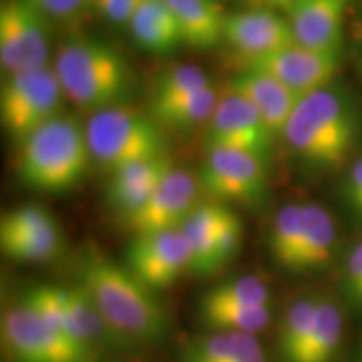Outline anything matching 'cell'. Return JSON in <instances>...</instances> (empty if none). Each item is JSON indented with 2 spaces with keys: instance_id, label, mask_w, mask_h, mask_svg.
I'll return each instance as SVG.
<instances>
[{
  "instance_id": "7a4b0ae2",
  "label": "cell",
  "mask_w": 362,
  "mask_h": 362,
  "mask_svg": "<svg viewBox=\"0 0 362 362\" xmlns=\"http://www.w3.org/2000/svg\"><path fill=\"white\" fill-rule=\"evenodd\" d=\"M282 136L307 165L336 170L346 163L356 143L354 112L336 90H315L300 98Z\"/></svg>"
},
{
  "instance_id": "9c48e42d",
  "label": "cell",
  "mask_w": 362,
  "mask_h": 362,
  "mask_svg": "<svg viewBox=\"0 0 362 362\" xmlns=\"http://www.w3.org/2000/svg\"><path fill=\"white\" fill-rule=\"evenodd\" d=\"M198 181L218 200L252 205L264 200L267 193L265 161L240 149L210 148Z\"/></svg>"
},
{
  "instance_id": "52a82bcc",
  "label": "cell",
  "mask_w": 362,
  "mask_h": 362,
  "mask_svg": "<svg viewBox=\"0 0 362 362\" xmlns=\"http://www.w3.org/2000/svg\"><path fill=\"white\" fill-rule=\"evenodd\" d=\"M0 334L17 362H96V356L67 341L22 302L4 310Z\"/></svg>"
},
{
  "instance_id": "6da1fadb",
  "label": "cell",
  "mask_w": 362,
  "mask_h": 362,
  "mask_svg": "<svg viewBox=\"0 0 362 362\" xmlns=\"http://www.w3.org/2000/svg\"><path fill=\"white\" fill-rule=\"evenodd\" d=\"M78 280L115 334L143 342L165 336L168 329L165 309L151 288L126 267L99 253H86L78 265Z\"/></svg>"
},
{
  "instance_id": "836d02e7",
  "label": "cell",
  "mask_w": 362,
  "mask_h": 362,
  "mask_svg": "<svg viewBox=\"0 0 362 362\" xmlns=\"http://www.w3.org/2000/svg\"><path fill=\"white\" fill-rule=\"evenodd\" d=\"M45 19L67 22L78 17L93 7V0H29Z\"/></svg>"
},
{
  "instance_id": "4fadbf2b",
  "label": "cell",
  "mask_w": 362,
  "mask_h": 362,
  "mask_svg": "<svg viewBox=\"0 0 362 362\" xmlns=\"http://www.w3.org/2000/svg\"><path fill=\"white\" fill-rule=\"evenodd\" d=\"M223 42H226L245 66L296 42L288 19L274 11L245 8L226 16Z\"/></svg>"
},
{
  "instance_id": "e0dca14e",
  "label": "cell",
  "mask_w": 362,
  "mask_h": 362,
  "mask_svg": "<svg viewBox=\"0 0 362 362\" xmlns=\"http://www.w3.org/2000/svg\"><path fill=\"white\" fill-rule=\"evenodd\" d=\"M173 163L166 155L131 163L111 173L107 197L124 216L141 208L163 178L173 170Z\"/></svg>"
},
{
  "instance_id": "cb8c5ba5",
  "label": "cell",
  "mask_w": 362,
  "mask_h": 362,
  "mask_svg": "<svg viewBox=\"0 0 362 362\" xmlns=\"http://www.w3.org/2000/svg\"><path fill=\"white\" fill-rule=\"evenodd\" d=\"M305 205H285L275 215L269 233L270 255L285 270L296 272L298 252L304 237Z\"/></svg>"
},
{
  "instance_id": "7c38bea8",
  "label": "cell",
  "mask_w": 362,
  "mask_h": 362,
  "mask_svg": "<svg viewBox=\"0 0 362 362\" xmlns=\"http://www.w3.org/2000/svg\"><path fill=\"white\" fill-rule=\"evenodd\" d=\"M126 269L151 291L175 284L189 270V248L181 228L136 235L126 250Z\"/></svg>"
},
{
  "instance_id": "9a60e30c",
  "label": "cell",
  "mask_w": 362,
  "mask_h": 362,
  "mask_svg": "<svg viewBox=\"0 0 362 362\" xmlns=\"http://www.w3.org/2000/svg\"><path fill=\"white\" fill-rule=\"evenodd\" d=\"M349 0H296L288 24L296 42L314 51L339 54Z\"/></svg>"
},
{
  "instance_id": "ac0fdd59",
  "label": "cell",
  "mask_w": 362,
  "mask_h": 362,
  "mask_svg": "<svg viewBox=\"0 0 362 362\" xmlns=\"http://www.w3.org/2000/svg\"><path fill=\"white\" fill-rule=\"evenodd\" d=\"M176 22L183 42L198 49L215 47L223 40L228 13L216 0H165Z\"/></svg>"
},
{
  "instance_id": "4dcf8cb0",
  "label": "cell",
  "mask_w": 362,
  "mask_h": 362,
  "mask_svg": "<svg viewBox=\"0 0 362 362\" xmlns=\"http://www.w3.org/2000/svg\"><path fill=\"white\" fill-rule=\"evenodd\" d=\"M200 302L235 305H270V292L265 282L253 275L230 279L205 292Z\"/></svg>"
},
{
  "instance_id": "8d00e7d4",
  "label": "cell",
  "mask_w": 362,
  "mask_h": 362,
  "mask_svg": "<svg viewBox=\"0 0 362 362\" xmlns=\"http://www.w3.org/2000/svg\"><path fill=\"white\" fill-rule=\"evenodd\" d=\"M347 205L362 220V156L351 166L344 185Z\"/></svg>"
},
{
  "instance_id": "4316f807",
  "label": "cell",
  "mask_w": 362,
  "mask_h": 362,
  "mask_svg": "<svg viewBox=\"0 0 362 362\" xmlns=\"http://www.w3.org/2000/svg\"><path fill=\"white\" fill-rule=\"evenodd\" d=\"M270 305H235L200 302L202 322L210 330L255 334L270 324Z\"/></svg>"
},
{
  "instance_id": "d6986e66",
  "label": "cell",
  "mask_w": 362,
  "mask_h": 362,
  "mask_svg": "<svg viewBox=\"0 0 362 362\" xmlns=\"http://www.w3.org/2000/svg\"><path fill=\"white\" fill-rule=\"evenodd\" d=\"M128 27L134 42L151 54L171 52L183 42L178 22L165 0H143Z\"/></svg>"
},
{
  "instance_id": "f546056e",
  "label": "cell",
  "mask_w": 362,
  "mask_h": 362,
  "mask_svg": "<svg viewBox=\"0 0 362 362\" xmlns=\"http://www.w3.org/2000/svg\"><path fill=\"white\" fill-rule=\"evenodd\" d=\"M0 248L7 259L16 262H47L59 255L62 238L59 226L45 232L0 238Z\"/></svg>"
},
{
  "instance_id": "83f0119b",
  "label": "cell",
  "mask_w": 362,
  "mask_h": 362,
  "mask_svg": "<svg viewBox=\"0 0 362 362\" xmlns=\"http://www.w3.org/2000/svg\"><path fill=\"white\" fill-rule=\"evenodd\" d=\"M211 84L214 83H211L210 76L193 64L178 66L175 69L163 72L156 81L155 90H153L151 111H158L161 107L183 101Z\"/></svg>"
},
{
  "instance_id": "277c9868",
  "label": "cell",
  "mask_w": 362,
  "mask_h": 362,
  "mask_svg": "<svg viewBox=\"0 0 362 362\" xmlns=\"http://www.w3.org/2000/svg\"><path fill=\"white\" fill-rule=\"evenodd\" d=\"M52 67L66 96L93 112L117 106L133 79L121 52L96 37L66 40L59 47Z\"/></svg>"
},
{
  "instance_id": "2e32d148",
  "label": "cell",
  "mask_w": 362,
  "mask_h": 362,
  "mask_svg": "<svg viewBox=\"0 0 362 362\" xmlns=\"http://www.w3.org/2000/svg\"><path fill=\"white\" fill-rule=\"evenodd\" d=\"M228 90L240 94L260 112L267 126L275 136L282 134L300 96L288 89L269 72L247 67L235 74L228 83Z\"/></svg>"
},
{
  "instance_id": "5bb4252c",
  "label": "cell",
  "mask_w": 362,
  "mask_h": 362,
  "mask_svg": "<svg viewBox=\"0 0 362 362\" xmlns=\"http://www.w3.org/2000/svg\"><path fill=\"white\" fill-rule=\"evenodd\" d=\"M247 67L269 72L304 98L315 90L329 88L330 81L336 78L339 71V54L314 51L293 42Z\"/></svg>"
},
{
  "instance_id": "8fae6325",
  "label": "cell",
  "mask_w": 362,
  "mask_h": 362,
  "mask_svg": "<svg viewBox=\"0 0 362 362\" xmlns=\"http://www.w3.org/2000/svg\"><path fill=\"white\" fill-rule=\"evenodd\" d=\"M200 181L187 170L173 168L141 208L126 215L134 235L180 230L197 206Z\"/></svg>"
},
{
  "instance_id": "d6a6232c",
  "label": "cell",
  "mask_w": 362,
  "mask_h": 362,
  "mask_svg": "<svg viewBox=\"0 0 362 362\" xmlns=\"http://www.w3.org/2000/svg\"><path fill=\"white\" fill-rule=\"evenodd\" d=\"M242 233L243 225L238 215H235L230 208L221 206L215 225L216 257H218L220 269L237 257L240 245H242Z\"/></svg>"
},
{
  "instance_id": "7402d4cb",
  "label": "cell",
  "mask_w": 362,
  "mask_h": 362,
  "mask_svg": "<svg viewBox=\"0 0 362 362\" xmlns=\"http://www.w3.org/2000/svg\"><path fill=\"white\" fill-rule=\"evenodd\" d=\"M62 297H64L67 324L72 339L86 351L96 354L98 344L107 341L110 339L107 334H115V330L107 325L101 312L94 305L93 298L79 284L62 287Z\"/></svg>"
},
{
  "instance_id": "e575fe53",
  "label": "cell",
  "mask_w": 362,
  "mask_h": 362,
  "mask_svg": "<svg viewBox=\"0 0 362 362\" xmlns=\"http://www.w3.org/2000/svg\"><path fill=\"white\" fill-rule=\"evenodd\" d=\"M344 293L354 307L362 309V240L352 247L344 269Z\"/></svg>"
},
{
  "instance_id": "1f68e13d",
  "label": "cell",
  "mask_w": 362,
  "mask_h": 362,
  "mask_svg": "<svg viewBox=\"0 0 362 362\" xmlns=\"http://www.w3.org/2000/svg\"><path fill=\"white\" fill-rule=\"evenodd\" d=\"M56 226V220L45 208L39 205L17 206L6 211L0 218V238L33 235Z\"/></svg>"
},
{
  "instance_id": "30bf717a",
  "label": "cell",
  "mask_w": 362,
  "mask_h": 362,
  "mask_svg": "<svg viewBox=\"0 0 362 362\" xmlns=\"http://www.w3.org/2000/svg\"><path fill=\"white\" fill-rule=\"evenodd\" d=\"M206 148H232L252 153L262 161L269 156L275 134L260 112L233 90L220 98L206 123Z\"/></svg>"
},
{
  "instance_id": "d4e9b609",
  "label": "cell",
  "mask_w": 362,
  "mask_h": 362,
  "mask_svg": "<svg viewBox=\"0 0 362 362\" xmlns=\"http://www.w3.org/2000/svg\"><path fill=\"white\" fill-rule=\"evenodd\" d=\"M259 347L253 334L216 330L214 336L194 341L187 349L185 362H240Z\"/></svg>"
},
{
  "instance_id": "f35d334b",
  "label": "cell",
  "mask_w": 362,
  "mask_h": 362,
  "mask_svg": "<svg viewBox=\"0 0 362 362\" xmlns=\"http://www.w3.org/2000/svg\"><path fill=\"white\" fill-rule=\"evenodd\" d=\"M361 362H362V356H361Z\"/></svg>"
},
{
  "instance_id": "3957f363",
  "label": "cell",
  "mask_w": 362,
  "mask_h": 362,
  "mask_svg": "<svg viewBox=\"0 0 362 362\" xmlns=\"http://www.w3.org/2000/svg\"><path fill=\"white\" fill-rule=\"evenodd\" d=\"M17 175L35 192L61 193L79 183L90 155L86 131L59 115L19 143Z\"/></svg>"
},
{
  "instance_id": "d590c367",
  "label": "cell",
  "mask_w": 362,
  "mask_h": 362,
  "mask_svg": "<svg viewBox=\"0 0 362 362\" xmlns=\"http://www.w3.org/2000/svg\"><path fill=\"white\" fill-rule=\"evenodd\" d=\"M143 0H93V8L112 24H128Z\"/></svg>"
},
{
  "instance_id": "8992f818",
  "label": "cell",
  "mask_w": 362,
  "mask_h": 362,
  "mask_svg": "<svg viewBox=\"0 0 362 362\" xmlns=\"http://www.w3.org/2000/svg\"><path fill=\"white\" fill-rule=\"evenodd\" d=\"M64 96L54 67L7 72L0 89V119L11 138L21 143L59 116Z\"/></svg>"
},
{
  "instance_id": "484cf974",
  "label": "cell",
  "mask_w": 362,
  "mask_h": 362,
  "mask_svg": "<svg viewBox=\"0 0 362 362\" xmlns=\"http://www.w3.org/2000/svg\"><path fill=\"white\" fill-rule=\"evenodd\" d=\"M319 297H307L285 310L279 330V351L284 362H298L314 329Z\"/></svg>"
},
{
  "instance_id": "603a6c76",
  "label": "cell",
  "mask_w": 362,
  "mask_h": 362,
  "mask_svg": "<svg viewBox=\"0 0 362 362\" xmlns=\"http://www.w3.org/2000/svg\"><path fill=\"white\" fill-rule=\"evenodd\" d=\"M344 334V320L336 302L319 298L314 329L298 362H334Z\"/></svg>"
},
{
  "instance_id": "ba28073f",
  "label": "cell",
  "mask_w": 362,
  "mask_h": 362,
  "mask_svg": "<svg viewBox=\"0 0 362 362\" xmlns=\"http://www.w3.org/2000/svg\"><path fill=\"white\" fill-rule=\"evenodd\" d=\"M47 19L29 0H4L0 7V64L7 72L47 67Z\"/></svg>"
},
{
  "instance_id": "74e56055",
  "label": "cell",
  "mask_w": 362,
  "mask_h": 362,
  "mask_svg": "<svg viewBox=\"0 0 362 362\" xmlns=\"http://www.w3.org/2000/svg\"><path fill=\"white\" fill-rule=\"evenodd\" d=\"M247 8H264V11H285L288 12L296 0H240Z\"/></svg>"
},
{
  "instance_id": "44dd1931",
  "label": "cell",
  "mask_w": 362,
  "mask_h": 362,
  "mask_svg": "<svg viewBox=\"0 0 362 362\" xmlns=\"http://www.w3.org/2000/svg\"><path fill=\"white\" fill-rule=\"evenodd\" d=\"M336 242V223L329 211L319 205H305L304 237L293 274H307L327 265L332 259Z\"/></svg>"
},
{
  "instance_id": "5b68a950",
  "label": "cell",
  "mask_w": 362,
  "mask_h": 362,
  "mask_svg": "<svg viewBox=\"0 0 362 362\" xmlns=\"http://www.w3.org/2000/svg\"><path fill=\"white\" fill-rule=\"evenodd\" d=\"M84 131L93 160L111 173L131 163L166 155L160 123L133 107L111 106L93 112Z\"/></svg>"
},
{
  "instance_id": "ffe728a7",
  "label": "cell",
  "mask_w": 362,
  "mask_h": 362,
  "mask_svg": "<svg viewBox=\"0 0 362 362\" xmlns=\"http://www.w3.org/2000/svg\"><path fill=\"white\" fill-rule=\"evenodd\" d=\"M221 205L203 203L194 210L181 226L189 248V270L198 275H210L220 269L216 257L215 225Z\"/></svg>"
},
{
  "instance_id": "f1b7e54d",
  "label": "cell",
  "mask_w": 362,
  "mask_h": 362,
  "mask_svg": "<svg viewBox=\"0 0 362 362\" xmlns=\"http://www.w3.org/2000/svg\"><path fill=\"white\" fill-rule=\"evenodd\" d=\"M220 98L218 89L211 84L183 101L153 111V117L160 124L170 126V128L192 129L194 126L206 124L210 121Z\"/></svg>"
}]
</instances>
